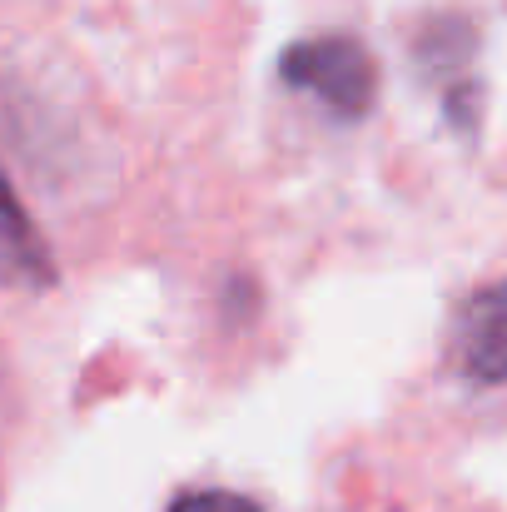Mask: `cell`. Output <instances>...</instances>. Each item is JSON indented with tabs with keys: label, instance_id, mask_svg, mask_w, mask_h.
Masks as SVG:
<instances>
[{
	"label": "cell",
	"instance_id": "3957f363",
	"mask_svg": "<svg viewBox=\"0 0 507 512\" xmlns=\"http://www.w3.org/2000/svg\"><path fill=\"white\" fill-rule=\"evenodd\" d=\"M0 269H10V279H45V254L0 174Z\"/></svg>",
	"mask_w": 507,
	"mask_h": 512
},
{
	"label": "cell",
	"instance_id": "6da1fadb",
	"mask_svg": "<svg viewBox=\"0 0 507 512\" xmlns=\"http://www.w3.org/2000/svg\"><path fill=\"white\" fill-rule=\"evenodd\" d=\"M279 75L294 90L319 95L338 120H358L368 115L373 95H378V70L373 55L353 40V35H319V40H299L284 50Z\"/></svg>",
	"mask_w": 507,
	"mask_h": 512
},
{
	"label": "cell",
	"instance_id": "7a4b0ae2",
	"mask_svg": "<svg viewBox=\"0 0 507 512\" xmlns=\"http://www.w3.org/2000/svg\"><path fill=\"white\" fill-rule=\"evenodd\" d=\"M453 363L468 383H503L507 373V294L498 284L478 289L463 314H458V334H453Z\"/></svg>",
	"mask_w": 507,
	"mask_h": 512
},
{
	"label": "cell",
	"instance_id": "277c9868",
	"mask_svg": "<svg viewBox=\"0 0 507 512\" xmlns=\"http://www.w3.org/2000/svg\"><path fill=\"white\" fill-rule=\"evenodd\" d=\"M169 512H259V503H249L239 493H189Z\"/></svg>",
	"mask_w": 507,
	"mask_h": 512
}]
</instances>
